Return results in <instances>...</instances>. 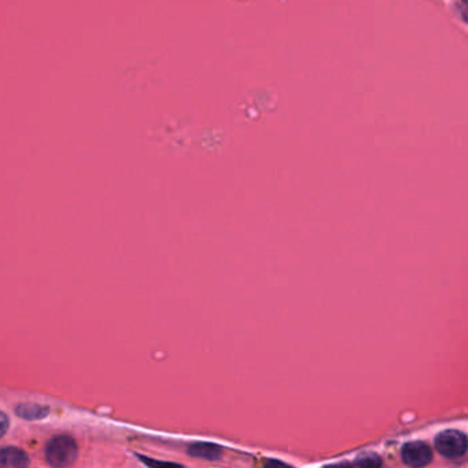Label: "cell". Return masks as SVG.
I'll list each match as a JSON object with an SVG mask.
<instances>
[{"instance_id":"cell-9","label":"cell","mask_w":468,"mask_h":468,"mask_svg":"<svg viewBox=\"0 0 468 468\" xmlns=\"http://www.w3.org/2000/svg\"><path fill=\"white\" fill-rule=\"evenodd\" d=\"M262 468H293L291 465L280 461V460H276V458H268L264 464Z\"/></svg>"},{"instance_id":"cell-4","label":"cell","mask_w":468,"mask_h":468,"mask_svg":"<svg viewBox=\"0 0 468 468\" xmlns=\"http://www.w3.org/2000/svg\"><path fill=\"white\" fill-rule=\"evenodd\" d=\"M29 456L17 446H5L0 450V468H28Z\"/></svg>"},{"instance_id":"cell-7","label":"cell","mask_w":468,"mask_h":468,"mask_svg":"<svg viewBox=\"0 0 468 468\" xmlns=\"http://www.w3.org/2000/svg\"><path fill=\"white\" fill-rule=\"evenodd\" d=\"M136 457L149 468H184L183 464L179 463H173V461H164V460H157V458H151L149 456L145 454H139L136 453Z\"/></svg>"},{"instance_id":"cell-8","label":"cell","mask_w":468,"mask_h":468,"mask_svg":"<svg viewBox=\"0 0 468 468\" xmlns=\"http://www.w3.org/2000/svg\"><path fill=\"white\" fill-rule=\"evenodd\" d=\"M382 465H383V461H382L380 456H378L376 453L361 454L356 460L357 468H382Z\"/></svg>"},{"instance_id":"cell-11","label":"cell","mask_w":468,"mask_h":468,"mask_svg":"<svg viewBox=\"0 0 468 468\" xmlns=\"http://www.w3.org/2000/svg\"><path fill=\"white\" fill-rule=\"evenodd\" d=\"M325 468H353V467H352V464H350V463H346V461H343V463H338V464L327 465Z\"/></svg>"},{"instance_id":"cell-3","label":"cell","mask_w":468,"mask_h":468,"mask_svg":"<svg viewBox=\"0 0 468 468\" xmlns=\"http://www.w3.org/2000/svg\"><path fill=\"white\" fill-rule=\"evenodd\" d=\"M432 449L421 441L408 442L401 449V458L410 468H424L432 461Z\"/></svg>"},{"instance_id":"cell-6","label":"cell","mask_w":468,"mask_h":468,"mask_svg":"<svg viewBox=\"0 0 468 468\" xmlns=\"http://www.w3.org/2000/svg\"><path fill=\"white\" fill-rule=\"evenodd\" d=\"M16 415L24 420L36 421V420L46 419L50 415V408L47 405L24 402V404H20L16 406Z\"/></svg>"},{"instance_id":"cell-5","label":"cell","mask_w":468,"mask_h":468,"mask_svg":"<svg viewBox=\"0 0 468 468\" xmlns=\"http://www.w3.org/2000/svg\"><path fill=\"white\" fill-rule=\"evenodd\" d=\"M223 447L217 443H212V442H194L191 445H188L187 447V453L191 457H197V458H204L208 461H217L223 457Z\"/></svg>"},{"instance_id":"cell-10","label":"cell","mask_w":468,"mask_h":468,"mask_svg":"<svg viewBox=\"0 0 468 468\" xmlns=\"http://www.w3.org/2000/svg\"><path fill=\"white\" fill-rule=\"evenodd\" d=\"M8 427H9V417H8L6 412H2V435L6 434Z\"/></svg>"},{"instance_id":"cell-2","label":"cell","mask_w":468,"mask_h":468,"mask_svg":"<svg viewBox=\"0 0 468 468\" xmlns=\"http://www.w3.org/2000/svg\"><path fill=\"white\" fill-rule=\"evenodd\" d=\"M436 452L446 458H458L468 450V438L457 430H446L434 438Z\"/></svg>"},{"instance_id":"cell-1","label":"cell","mask_w":468,"mask_h":468,"mask_svg":"<svg viewBox=\"0 0 468 468\" xmlns=\"http://www.w3.org/2000/svg\"><path fill=\"white\" fill-rule=\"evenodd\" d=\"M45 456L53 468H68L77 460V442L72 435L68 434L56 435L47 442Z\"/></svg>"}]
</instances>
